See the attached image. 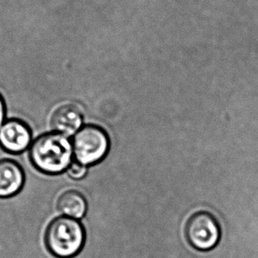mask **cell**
Returning <instances> with one entry per match:
<instances>
[{
	"mask_svg": "<svg viewBox=\"0 0 258 258\" xmlns=\"http://www.w3.org/2000/svg\"><path fill=\"white\" fill-rule=\"evenodd\" d=\"M29 161L46 175H59L67 172L74 159L72 141L56 131L40 135L29 147Z\"/></svg>",
	"mask_w": 258,
	"mask_h": 258,
	"instance_id": "obj_1",
	"label": "cell"
},
{
	"mask_svg": "<svg viewBox=\"0 0 258 258\" xmlns=\"http://www.w3.org/2000/svg\"><path fill=\"white\" fill-rule=\"evenodd\" d=\"M44 245L56 258H74L86 242L85 227L78 219L59 216L52 219L44 232Z\"/></svg>",
	"mask_w": 258,
	"mask_h": 258,
	"instance_id": "obj_2",
	"label": "cell"
},
{
	"mask_svg": "<svg viewBox=\"0 0 258 258\" xmlns=\"http://www.w3.org/2000/svg\"><path fill=\"white\" fill-rule=\"evenodd\" d=\"M75 161L87 167L103 161L110 150V137L100 125L87 124L73 137Z\"/></svg>",
	"mask_w": 258,
	"mask_h": 258,
	"instance_id": "obj_3",
	"label": "cell"
},
{
	"mask_svg": "<svg viewBox=\"0 0 258 258\" xmlns=\"http://www.w3.org/2000/svg\"><path fill=\"white\" fill-rule=\"evenodd\" d=\"M220 234L219 222L210 212L194 213L185 226L186 240L198 250L208 251L215 247L220 240Z\"/></svg>",
	"mask_w": 258,
	"mask_h": 258,
	"instance_id": "obj_4",
	"label": "cell"
},
{
	"mask_svg": "<svg viewBox=\"0 0 258 258\" xmlns=\"http://www.w3.org/2000/svg\"><path fill=\"white\" fill-rule=\"evenodd\" d=\"M32 144V130L21 118L7 119L0 128V148L9 154H22Z\"/></svg>",
	"mask_w": 258,
	"mask_h": 258,
	"instance_id": "obj_5",
	"label": "cell"
},
{
	"mask_svg": "<svg viewBox=\"0 0 258 258\" xmlns=\"http://www.w3.org/2000/svg\"><path fill=\"white\" fill-rule=\"evenodd\" d=\"M25 172L18 162L10 158L0 159V198H10L22 191Z\"/></svg>",
	"mask_w": 258,
	"mask_h": 258,
	"instance_id": "obj_6",
	"label": "cell"
},
{
	"mask_svg": "<svg viewBox=\"0 0 258 258\" xmlns=\"http://www.w3.org/2000/svg\"><path fill=\"white\" fill-rule=\"evenodd\" d=\"M50 123L53 131L74 137L83 125V112L74 104H64L54 111Z\"/></svg>",
	"mask_w": 258,
	"mask_h": 258,
	"instance_id": "obj_7",
	"label": "cell"
},
{
	"mask_svg": "<svg viewBox=\"0 0 258 258\" xmlns=\"http://www.w3.org/2000/svg\"><path fill=\"white\" fill-rule=\"evenodd\" d=\"M57 211L66 217L80 219L83 218L88 211V202L80 191L66 190L57 200Z\"/></svg>",
	"mask_w": 258,
	"mask_h": 258,
	"instance_id": "obj_8",
	"label": "cell"
},
{
	"mask_svg": "<svg viewBox=\"0 0 258 258\" xmlns=\"http://www.w3.org/2000/svg\"><path fill=\"white\" fill-rule=\"evenodd\" d=\"M87 172H88L87 166L80 164L78 162L74 161L72 165H70L68 169L67 173L71 179L79 180L86 176Z\"/></svg>",
	"mask_w": 258,
	"mask_h": 258,
	"instance_id": "obj_9",
	"label": "cell"
},
{
	"mask_svg": "<svg viewBox=\"0 0 258 258\" xmlns=\"http://www.w3.org/2000/svg\"><path fill=\"white\" fill-rule=\"evenodd\" d=\"M7 113H8L7 103L2 94L0 93V128L2 127V125H4L5 122L7 121Z\"/></svg>",
	"mask_w": 258,
	"mask_h": 258,
	"instance_id": "obj_10",
	"label": "cell"
}]
</instances>
